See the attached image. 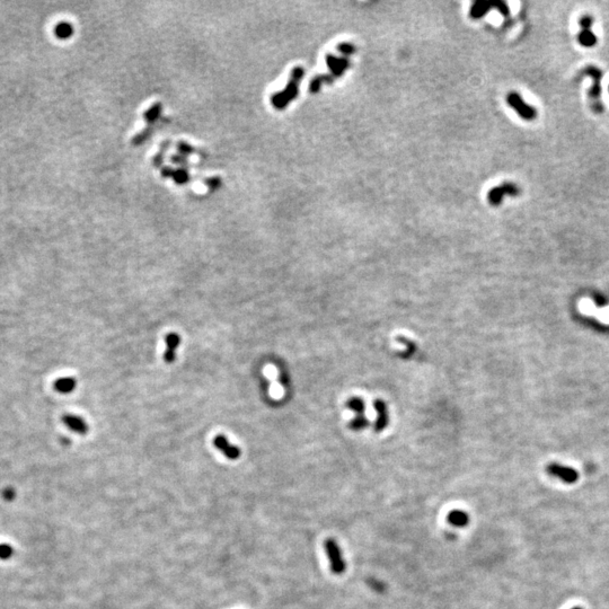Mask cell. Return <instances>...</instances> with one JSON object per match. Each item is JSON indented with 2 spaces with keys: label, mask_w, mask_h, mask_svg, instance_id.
<instances>
[{
  "label": "cell",
  "mask_w": 609,
  "mask_h": 609,
  "mask_svg": "<svg viewBox=\"0 0 609 609\" xmlns=\"http://www.w3.org/2000/svg\"><path fill=\"white\" fill-rule=\"evenodd\" d=\"M520 193L519 187L513 183H503L499 186H495L489 190L487 193L488 203L492 205H499L503 201L504 195L516 196Z\"/></svg>",
  "instance_id": "obj_5"
},
{
  "label": "cell",
  "mask_w": 609,
  "mask_h": 609,
  "mask_svg": "<svg viewBox=\"0 0 609 609\" xmlns=\"http://www.w3.org/2000/svg\"><path fill=\"white\" fill-rule=\"evenodd\" d=\"M579 23H580V26H581V30H591L594 19H592L591 16L586 15V16H582V17L580 18Z\"/></svg>",
  "instance_id": "obj_18"
},
{
  "label": "cell",
  "mask_w": 609,
  "mask_h": 609,
  "mask_svg": "<svg viewBox=\"0 0 609 609\" xmlns=\"http://www.w3.org/2000/svg\"><path fill=\"white\" fill-rule=\"evenodd\" d=\"M507 102L508 104L511 106V108L516 111V112L520 115L521 119H524L526 121H533L535 118H536L537 112L535 108H533L532 105H528L527 103H525V101L522 100V97L519 95V94L516 92L510 93L509 95L507 96Z\"/></svg>",
  "instance_id": "obj_4"
},
{
  "label": "cell",
  "mask_w": 609,
  "mask_h": 609,
  "mask_svg": "<svg viewBox=\"0 0 609 609\" xmlns=\"http://www.w3.org/2000/svg\"><path fill=\"white\" fill-rule=\"evenodd\" d=\"M77 381L73 377H60L55 381V389L60 394H70L75 390Z\"/></svg>",
  "instance_id": "obj_13"
},
{
  "label": "cell",
  "mask_w": 609,
  "mask_h": 609,
  "mask_svg": "<svg viewBox=\"0 0 609 609\" xmlns=\"http://www.w3.org/2000/svg\"><path fill=\"white\" fill-rule=\"evenodd\" d=\"M571 609H583V608L582 607H573V608H571Z\"/></svg>",
  "instance_id": "obj_20"
},
{
  "label": "cell",
  "mask_w": 609,
  "mask_h": 609,
  "mask_svg": "<svg viewBox=\"0 0 609 609\" xmlns=\"http://www.w3.org/2000/svg\"><path fill=\"white\" fill-rule=\"evenodd\" d=\"M582 76H589L592 79V87L589 90V101L591 110L595 113H603L604 112V104L602 101V78L603 72L595 67V65H588L581 71Z\"/></svg>",
  "instance_id": "obj_1"
},
{
  "label": "cell",
  "mask_w": 609,
  "mask_h": 609,
  "mask_svg": "<svg viewBox=\"0 0 609 609\" xmlns=\"http://www.w3.org/2000/svg\"><path fill=\"white\" fill-rule=\"evenodd\" d=\"M213 444H215V447L221 454H224L230 460H236L240 458L242 455V450L240 448L234 446L233 443H230L229 440L222 434L217 435V437L213 439Z\"/></svg>",
  "instance_id": "obj_7"
},
{
  "label": "cell",
  "mask_w": 609,
  "mask_h": 609,
  "mask_svg": "<svg viewBox=\"0 0 609 609\" xmlns=\"http://www.w3.org/2000/svg\"><path fill=\"white\" fill-rule=\"evenodd\" d=\"M324 549L332 573L335 575H342L347 571V563H345L342 548H341L339 543L334 538H326L324 542Z\"/></svg>",
  "instance_id": "obj_2"
},
{
  "label": "cell",
  "mask_w": 609,
  "mask_h": 609,
  "mask_svg": "<svg viewBox=\"0 0 609 609\" xmlns=\"http://www.w3.org/2000/svg\"><path fill=\"white\" fill-rule=\"evenodd\" d=\"M578 40L579 43L586 48L594 47L597 43V36L591 30H581L578 35Z\"/></svg>",
  "instance_id": "obj_14"
},
{
  "label": "cell",
  "mask_w": 609,
  "mask_h": 609,
  "mask_svg": "<svg viewBox=\"0 0 609 609\" xmlns=\"http://www.w3.org/2000/svg\"><path fill=\"white\" fill-rule=\"evenodd\" d=\"M72 26L69 23H60L56 27V35L59 39H68L72 34Z\"/></svg>",
  "instance_id": "obj_15"
},
{
  "label": "cell",
  "mask_w": 609,
  "mask_h": 609,
  "mask_svg": "<svg viewBox=\"0 0 609 609\" xmlns=\"http://www.w3.org/2000/svg\"><path fill=\"white\" fill-rule=\"evenodd\" d=\"M14 554V549L7 544H0V558L9 559Z\"/></svg>",
  "instance_id": "obj_17"
},
{
  "label": "cell",
  "mask_w": 609,
  "mask_h": 609,
  "mask_svg": "<svg viewBox=\"0 0 609 609\" xmlns=\"http://www.w3.org/2000/svg\"><path fill=\"white\" fill-rule=\"evenodd\" d=\"M62 421L65 426H68L70 430L76 432L78 434H86L88 432L87 423L85 422L83 418L78 417V415L65 414L63 415Z\"/></svg>",
  "instance_id": "obj_10"
},
{
  "label": "cell",
  "mask_w": 609,
  "mask_h": 609,
  "mask_svg": "<svg viewBox=\"0 0 609 609\" xmlns=\"http://www.w3.org/2000/svg\"><path fill=\"white\" fill-rule=\"evenodd\" d=\"M181 337L178 333H168L165 337L166 349L164 352V360L166 364H173L176 359V350L180 347Z\"/></svg>",
  "instance_id": "obj_9"
},
{
  "label": "cell",
  "mask_w": 609,
  "mask_h": 609,
  "mask_svg": "<svg viewBox=\"0 0 609 609\" xmlns=\"http://www.w3.org/2000/svg\"><path fill=\"white\" fill-rule=\"evenodd\" d=\"M326 63L328 69L331 70L330 75L334 78V79L337 77L342 76L345 70L350 67V61L347 58H340L334 55H331V53H327L326 55Z\"/></svg>",
  "instance_id": "obj_8"
},
{
  "label": "cell",
  "mask_w": 609,
  "mask_h": 609,
  "mask_svg": "<svg viewBox=\"0 0 609 609\" xmlns=\"http://www.w3.org/2000/svg\"><path fill=\"white\" fill-rule=\"evenodd\" d=\"M337 50H339L341 53H343L344 56H351L356 52V47L352 43L343 42L337 45Z\"/></svg>",
  "instance_id": "obj_16"
},
{
  "label": "cell",
  "mask_w": 609,
  "mask_h": 609,
  "mask_svg": "<svg viewBox=\"0 0 609 609\" xmlns=\"http://www.w3.org/2000/svg\"><path fill=\"white\" fill-rule=\"evenodd\" d=\"M15 495H16V493L13 487H7L3 489V492H2V496L6 501H13L15 499Z\"/></svg>",
  "instance_id": "obj_19"
},
{
  "label": "cell",
  "mask_w": 609,
  "mask_h": 609,
  "mask_svg": "<svg viewBox=\"0 0 609 609\" xmlns=\"http://www.w3.org/2000/svg\"><path fill=\"white\" fill-rule=\"evenodd\" d=\"M304 69L302 67H297L292 70L291 78L289 84H288L286 90L282 93H279L272 97V103L275 108L281 110L288 105V103L294 100L298 95V85L299 81L304 77Z\"/></svg>",
  "instance_id": "obj_3"
},
{
  "label": "cell",
  "mask_w": 609,
  "mask_h": 609,
  "mask_svg": "<svg viewBox=\"0 0 609 609\" xmlns=\"http://www.w3.org/2000/svg\"><path fill=\"white\" fill-rule=\"evenodd\" d=\"M447 521L449 522L452 527H456V528H465V527L470 525L471 517L470 514L466 511H464V510L455 509L451 510V511L448 513Z\"/></svg>",
  "instance_id": "obj_11"
},
{
  "label": "cell",
  "mask_w": 609,
  "mask_h": 609,
  "mask_svg": "<svg viewBox=\"0 0 609 609\" xmlns=\"http://www.w3.org/2000/svg\"><path fill=\"white\" fill-rule=\"evenodd\" d=\"M496 6V1H487V0H479V1H475L473 3V6L471 7V11L470 15L472 18L479 19L481 17H483L484 15H487L489 10L492 9V8H495Z\"/></svg>",
  "instance_id": "obj_12"
},
{
  "label": "cell",
  "mask_w": 609,
  "mask_h": 609,
  "mask_svg": "<svg viewBox=\"0 0 609 609\" xmlns=\"http://www.w3.org/2000/svg\"><path fill=\"white\" fill-rule=\"evenodd\" d=\"M547 473L550 476L556 477V479L561 480L563 483L565 484H573L578 481L579 479V473L574 470V468L569 467V466H563V465L559 464H550L548 465V467H547Z\"/></svg>",
  "instance_id": "obj_6"
}]
</instances>
